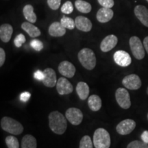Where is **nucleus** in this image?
I'll return each instance as SVG.
<instances>
[{
	"label": "nucleus",
	"instance_id": "nucleus-1",
	"mask_svg": "<svg viewBox=\"0 0 148 148\" xmlns=\"http://www.w3.org/2000/svg\"><path fill=\"white\" fill-rule=\"evenodd\" d=\"M48 118L51 130L56 134H64L67 127L66 116L58 111H53L49 114Z\"/></svg>",
	"mask_w": 148,
	"mask_h": 148
},
{
	"label": "nucleus",
	"instance_id": "nucleus-2",
	"mask_svg": "<svg viewBox=\"0 0 148 148\" xmlns=\"http://www.w3.org/2000/svg\"><path fill=\"white\" fill-rule=\"evenodd\" d=\"M78 60L81 64L87 70H92L96 66V56L94 51L88 48H84L79 51Z\"/></svg>",
	"mask_w": 148,
	"mask_h": 148
},
{
	"label": "nucleus",
	"instance_id": "nucleus-3",
	"mask_svg": "<svg viewBox=\"0 0 148 148\" xmlns=\"http://www.w3.org/2000/svg\"><path fill=\"white\" fill-rule=\"evenodd\" d=\"M111 144L110 136L106 130L98 128L93 134V145L95 148H109Z\"/></svg>",
	"mask_w": 148,
	"mask_h": 148
},
{
	"label": "nucleus",
	"instance_id": "nucleus-4",
	"mask_svg": "<svg viewBox=\"0 0 148 148\" xmlns=\"http://www.w3.org/2000/svg\"><path fill=\"white\" fill-rule=\"evenodd\" d=\"M1 127L5 132L14 135L21 134L23 127L21 123L8 116H4L1 120Z\"/></svg>",
	"mask_w": 148,
	"mask_h": 148
},
{
	"label": "nucleus",
	"instance_id": "nucleus-5",
	"mask_svg": "<svg viewBox=\"0 0 148 148\" xmlns=\"http://www.w3.org/2000/svg\"><path fill=\"white\" fill-rule=\"evenodd\" d=\"M129 44L135 58L137 60H142L145 57V49L140 38L137 36H132L130 38Z\"/></svg>",
	"mask_w": 148,
	"mask_h": 148
},
{
	"label": "nucleus",
	"instance_id": "nucleus-6",
	"mask_svg": "<svg viewBox=\"0 0 148 148\" xmlns=\"http://www.w3.org/2000/svg\"><path fill=\"white\" fill-rule=\"evenodd\" d=\"M115 98L119 106L123 109H128L131 106L130 97L128 91L123 88H117L115 92Z\"/></svg>",
	"mask_w": 148,
	"mask_h": 148
},
{
	"label": "nucleus",
	"instance_id": "nucleus-7",
	"mask_svg": "<svg viewBox=\"0 0 148 148\" xmlns=\"http://www.w3.org/2000/svg\"><path fill=\"white\" fill-rule=\"evenodd\" d=\"M65 116L69 122L73 125H78L83 120V114L79 109L70 108L65 112Z\"/></svg>",
	"mask_w": 148,
	"mask_h": 148
},
{
	"label": "nucleus",
	"instance_id": "nucleus-8",
	"mask_svg": "<svg viewBox=\"0 0 148 148\" xmlns=\"http://www.w3.org/2000/svg\"><path fill=\"white\" fill-rule=\"evenodd\" d=\"M122 84L127 89L138 90L141 86V80L136 74H130L123 79Z\"/></svg>",
	"mask_w": 148,
	"mask_h": 148
},
{
	"label": "nucleus",
	"instance_id": "nucleus-9",
	"mask_svg": "<svg viewBox=\"0 0 148 148\" xmlns=\"http://www.w3.org/2000/svg\"><path fill=\"white\" fill-rule=\"evenodd\" d=\"M136 127V122L132 119H125L116 125V132L121 135L129 134Z\"/></svg>",
	"mask_w": 148,
	"mask_h": 148
},
{
	"label": "nucleus",
	"instance_id": "nucleus-10",
	"mask_svg": "<svg viewBox=\"0 0 148 148\" xmlns=\"http://www.w3.org/2000/svg\"><path fill=\"white\" fill-rule=\"evenodd\" d=\"M113 58L116 64L123 67L129 66L132 62L130 56L128 53L123 50L116 51L114 53Z\"/></svg>",
	"mask_w": 148,
	"mask_h": 148
},
{
	"label": "nucleus",
	"instance_id": "nucleus-11",
	"mask_svg": "<svg viewBox=\"0 0 148 148\" xmlns=\"http://www.w3.org/2000/svg\"><path fill=\"white\" fill-rule=\"evenodd\" d=\"M56 89L59 95H63L71 93L73 92V87L67 79L60 77L57 81Z\"/></svg>",
	"mask_w": 148,
	"mask_h": 148
},
{
	"label": "nucleus",
	"instance_id": "nucleus-12",
	"mask_svg": "<svg viewBox=\"0 0 148 148\" xmlns=\"http://www.w3.org/2000/svg\"><path fill=\"white\" fill-rule=\"evenodd\" d=\"M58 71L64 77L71 78L75 73V67L69 61H62L58 65Z\"/></svg>",
	"mask_w": 148,
	"mask_h": 148
},
{
	"label": "nucleus",
	"instance_id": "nucleus-13",
	"mask_svg": "<svg viewBox=\"0 0 148 148\" xmlns=\"http://www.w3.org/2000/svg\"><path fill=\"white\" fill-rule=\"evenodd\" d=\"M118 42V38L115 35L110 34L105 37L100 44V49L103 52L112 50Z\"/></svg>",
	"mask_w": 148,
	"mask_h": 148
},
{
	"label": "nucleus",
	"instance_id": "nucleus-14",
	"mask_svg": "<svg viewBox=\"0 0 148 148\" xmlns=\"http://www.w3.org/2000/svg\"><path fill=\"white\" fill-rule=\"evenodd\" d=\"M44 79H42V83L45 86L49 88H52L55 86L57 84L56 79V73L55 71L51 68H47L43 71Z\"/></svg>",
	"mask_w": 148,
	"mask_h": 148
},
{
	"label": "nucleus",
	"instance_id": "nucleus-15",
	"mask_svg": "<svg viewBox=\"0 0 148 148\" xmlns=\"http://www.w3.org/2000/svg\"><path fill=\"white\" fill-rule=\"evenodd\" d=\"M75 27L79 30L88 32L92 29V23L88 18L83 16H78L75 19Z\"/></svg>",
	"mask_w": 148,
	"mask_h": 148
},
{
	"label": "nucleus",
	"instance_id": "nucleus-16",
	"mask_svg": "<svg viewBox=\"0 0 148 148\" xmlns=\"http://www.w3.org/2000/svg\"><path fill=\"white\" fill-rule=\"evenodd\" d=\"M134 12L141 23L148 27V9L143 5H138L135 7Z\"/></svg>",
	"mask_w": 148,
	"mask_h": 148
},
{
	"label": "nucleus",
	"instance_id": "nucleus-17",
	"mask_svg": "<svg viewBox=\"0 0 148 148\" xmlns=\"http://www.w3.org/2000/svg\"><path fill=\"white\" fill-rule=\"evenodd\" d=\"M113 15L114 12L112 10H111V8L102 7L97 11L96 17L97 21L100 23H106L112 19Z\"/></svg>",
	"mask_w": 148,
	"mask_h": 148
},
{
	"label": "nucleus",
	"instance_id": "nucleus-18",
	"mask_svg": "<svg viewBox=\"0 0 148 148\" xmlns=\"http://www.w3.org/2000/svg\"><path fill=\"white\" fill-rule=\"evenodd\" d=\"M48 32L51 36L60 37L65 34L66 28L61 24L60 22L55 21L50 25Z\"/></svg>",
	"mask_w": 148,
	"mask_h": 148
},
{
	"label": "nucleus",
	"instance_id": "nucleus-19",
	"mask_svg": "<svg viewBox=\"0 0 148 148\" xmlns=\"http://www.w3.org/2000/svg\"><path fill=\"white\" fill-rule=\"evenodd\" d=\"M13 33L12 26L8 23L2 24L0 27V38L4 42L10 41Z\"/></svg>",
	"mask_w": 148,
	"mask_h": 148
},
{
	"label": "nucleus",
	"instance_id": "nucleus-20",
	"mask_svg": "<svg viewBox=\"0 0 148 148\" xmlns=\"http://www.w3.org/2000/svg\"><path fill=\"white\" fill-rule=\"evenodd\" d=\"M21 28L32 38H36L40 35V31L36 26L30 23V22H23L21 24Z\"/></svg>",
	"mask_w": 148,
	"mask_h": 148
},
{
	"label": "nucleus",
	"instance_id": "nucleus-21",
	"mask_svg": "<svg viewBox=\"0 0 148 148\" xmlns=\"http://www.w3.org/2000/svg\"><path fill=\"white\" fill-rule=\"evenodd\" d=\"M76 92L79 99L85 100L89 95V86L86 82H79L76 86Z\"/></svg>",
	"mask_w": 148,
	"mask_h": 148
},
{
	"label": "nucleus",
	"instance_id": "nucleus-22",
	"mask_svg": "<svg viewBox=\"0 0 148 148\" xmlns=\"http://www.w3.org/2000/svg\"><path fill=\"white\" fill-rule=\"evenodd\" d=\"M88 105L92 111H98L101 107V99L99 96L97 95H90L88 100Z\"/></svg>",
	"mask_w": 148,
	"mask_h": 148
},
{
	"label": "nucleus",
	"instance_id": "nucleus-23",
	"mask_svg": "<svg viewBox=\"0 0 148 148\" xmlns=\"http://www.w3.org/2000/svg\"><path fill=\"white\" fill-rule=\"evenodd\" d=\"M23 15L27 21L32 23H34L36 21L37 17L36 14L34 12V7L32 5H25L23 8Z\"/></svg>",
	"mask_w": 148,
	"mask_h": 148
},
{
	"label": "nucleus",
	"instance_id": "nucleus-24",
	"mask_svg": "<svg viewBox=\"0 0 148 148\" xmlns=\"http://www.w3.org/2000/svg\"><path fill=\"white\" fill-rule=\"evenodd\" d=\"M37 143L35 137L30 134H26L21 140V148H36Z\"/></svg>",
	"mask_w": 148,
	"mask_h": 148
},
{
	"label": "nucleus",
	"instance_id": "nucleus-25",
	"mask_svg": "<svg viewBox=\"0 0 148 148\" xmlns=\"http://www.w3.org/2000/svg\"><path fill=\"white\" fill-rule=\"evenodd\" d=\"M75 5L77 10L82 13H88L91 11L92 9L91 5L84 0H76L75 2Z\"/></svg>",
	"mask_w": 148,
	"mask_h": 148
},
{
	"label": "nucleus",
	"instance_id": "nucleus-26",
	"mask_svg": "<svg viewBox=\"0 0 148 148\" xmlns=\"http://www.w3.org/2000/svg\"><path fill=\"white\" fill-rule=\"evenodd\" d=\"M60 23L66 29H73L75 26V21H74L73 18L66 16H62L60 20Z\"/></svg>",
	"mask_w": 148,
	"mask_h": 148
},
{
	"label": "nucleus",
	"instance_id": "nucleus-27",
	"mask_svg": "<svg viewBox=\"0 0 148 148\" xmlns=\"http://www.w3.org/2000/svg\"><path fill=\"white\" fill-rule=\"evenodd\" d=\"M5 144L8 148H19L18 139L14 136H8L5 138Z\"/></svg>",
	"mask_w": 148,
	"mask_h": 148
},
{
	"label": "nucleus",
	"instance_id": "nucleus-28",
	"mask_svg": "<svg viewBox=\"0 0 148 148\" xmlns=\"http://www.w3.org/2000/svg\"><path fill=\"white\" fill-rule=\"evenodd\" d=\"M91 138L88 135H85L81 138L79 142V148H92Z\"/></svg>",
	"mask_w": 148,
	"mask_h": 148
},
{
	"label": "nucleus",
	"instance_id": "nucleus-29",
	"mask_svg": "<svg viewBox=\"0 0 148 148\" xmlns=\"http://www.w3.org/2000/svg\"><path fill=\"white\" fill-rule=\"evenodd\" d=\"M73 11V5L71 1H67L61 7V12L64 14H71Z\"/></svg>",
	"mask_w": 148,
	"mask_h": 148
},
{
	"label": "nucleus",
	"instance_id": "nucleus-30",
	"mask_svg": "<svg viewBox=\"0 0 148 148\" xmlns=\"http://www.w3.org/2000/svg\"><path fill=\"white\" fill-rule=\"evenodd\" d=\"M127 148H148V145L143 140H134L127 145Z\"/></svg>",
	"mask_w": 148,
	"mask_h": 148
},
{
	"label": "nucleus",
	"instance_id": "nucleus-31",
	"mask_svg": "<svg viewBox=\"0 0 148 148\" xmlns=\"http://www.w3.org/2000/svg\"><path fill=\"white\" fill-rule=\"evenodd\" d=\"M30 46L34 50L36 51H41L43 48V44L40 40L38 39H34L30 42Z\"/></svg>",
	"mask_w": 148,
	"mask_h": 148
},
{
	"label": "nucleus",
	"instance_id": "nucleus-32",
	"mask_svg": "<svg viewBox=\"0 0 148 148\" xmlns=\"http://www.w3.org/2000/svg\"><path fill=\"white\" fill-rule=\"evenodd\" d=\"M25 37L23 34H19L15 37L14 43L16 47H21L22 45L25 42Z\"/></svg>",
	"mask_w": 148,
	"mask_h": 148
},
{
	"label": "nucleus",
	"instance_id": "nucleus-33",
	"mask_svg": "<svg viewBox=\"0 0 148 148\" xmlns=\"http://www.w3.org/2000/svg\"><path fill=\"white\" fill-rule=\"evenodd\" d=\"M61 3V0H47V4L49 8L53 10H58Z\"/></svg>",
	"mask_w": 148,
	"mask_h": 148
},
{
	"label": "nucleus",
	"instance_id": "nucleus-34",
	"mask_svg": "<svg viewBox=\"0 0 148 148\" xmlns=\"http://www.w3.org/2000/svg\"><path fill=\"white\" fill-rule=\"evenodd\" d=\"M98 2L102 7L111 8L114 4V0H97Z\"/></svg>",
	"mask_w": 148,
	"mask_h": 148
},
{
	"label": "nucleus",
	"instance_id": "nucleus-35",
	"mask_svg": "<svg viewBox=\"0 0 148 148\" xmlns=\"http://www.w3.org/2000/svg\"><path fill=\"white\" fill-rule=\"evenodd\" d=\"M31 97V94L29 92L25 91L20 95V100L23 102H26L29 99V98Z\"/></svg>",
	"mask_w": 148,
	"mask_h": 148
},
{
	"label": "nucleus",
	"instance_id": "nucleus-36",
	"mask_svg": "<svg viewBox=\"0 0 148 148\" xmlns=\"http://www.w3.org/2000/svg\"><path fill=\"white\" fill-rule=\"evenodd\" d=\"M34 78L37 79L38 81H42V79H44L45 75H44V72L41 71L40 70H37L34 74Z\"/></svg>",
	"mask_w": 148,
	"mask_h": 148
},
{
	"label": "nucleus",
	"instance_id": "nucleus-37",
	"mask_svg": "<svg viewBox=\"0 0 148 148\" xmlns=\"http://www.w3.org/2000/svg\"><path fill=\"white\" fill-rule=\"evenodd\" d=\"M5 60V53L3 48H0V66H2Z\"/></svg>",
	"mask_w": 148,
	"mask_h": 148
},
{
	"label": "nucleus",
	"instance_id": "nucleus-38",
	"mask_svg": "<svg viewBox=\"0 0 148 148\" xmlns=\"http://www.w3.org/2000/svg\"><path fill=\"white\" fill-rule=\"evenodd\" d=\"M141 139L145 143L148 144V131H144L141 134Z\"/></svg>",
	"mask_w": 148,
	"mask_h": 148
},
{
	"label": "nucleus",
	"instance_id": "nucleus-39",
	"mask_svg": "<svg viewBox=\"0 0 148 148\" xmlns=\"http://www.w3.org/2000/svg\"><path fill=\"white\" fill-rule=\"evenodd\" d=\"M143 45L144 47H145L146 51H147L148 53V36L145 37L143 40Z\"/></svg>",
	"mask_w": 148,
	"mask_h": 148
},
{
	"label": "nucleus",
	"instance_id": "nucleus-40",
	"mask_svg": "<svg viewBox=\"0 0 148 148\" xmlns=\"http://www.w3.org/2000/svg\"><path fill=\"white\" fill-rule=\"evenodd\" d=\"M147 95H148V87L147 88Z\"/></svg>",
	"mask_w": 148,
	"mask_h": 148
},
{
	"label": "nucleus",
	"instance_id": "nucleus-41",
	"mask_svg": "<svg viewBox=\"0 0 148 148\" xmlns=\"http://www.w3.org/2000/svg\"><path fill=\"white\" fill-rule=\"evenodd\" d=\"M147 119H148V114H147Z\"/></svg>",
	"mask_w": 148,
	"mask_h": 148
},
{
	"label": "nucleus",
	"instance_id": "nucleus-42",
	"mask_svg": "<svg viewBox=\"0 0 148 148\" xmlns=\"http://www.w3.org/2000/svg\"><path fill=\"white\" fill-rule=\"evenodd\" d=\"M146 1H147V2H148V0H146Z\"/></svg>",
	"mask_w": 148,
	"mask_h": 148
}]
</instances>
